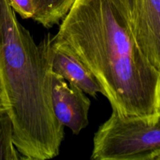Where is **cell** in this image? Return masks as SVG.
<instances>
[{"label": "cell", "mask_w": 160, "mask_h": 160, "mask_svg": "<svg viewBox=\"0 0 160 160\" xmlns=\"http://www.w3.org/2000/svg\"><path fill=\"white\" fill-rule=\"evenodd\" d=\"M131 25L138 45L160 70V0H136Z\"/></svg>", "instance_id": "5b68a950"}, {"label": "cell", "mask_w": 160, "mask_h": 160, "mask_svg": "<svg viewBox=\"0 0 160 160\" xmlns=\"http://www.w3.org/2000/svg\"><path fill=\"white\" fill-rule=\"evenodd\" d=\"M93 160H160V118L112 111L93 139Z\"/></svg>", "instance_id": "3957f363"}, {"label": "cell", "mask_w": 160, "mask_h": 160, "mask_svg": "<svg viewBox=\"0 0 160 160\" xmlns=\"http://www.w3.org/2000/svg\"><path fill=\"white\" fill-rule=\"evenodd\" d=\"M52 39L94 75L112 111L160 118V71L138 45L127 0H75Z\"/></svg>", "instance_id": "6da1fadb"}, {"label": "cell", "mask_w": 160, "mask_h": 160, "mask_svg": "<svg viewBox=\"0 0 160 160\" xmlns=\"http://www.w3.org/2000/svg\"><path fill=\"white\" fill-rule=\"evenodd\" d=\"M8 109H9V105H8L7 99H6L4 89H3L2 83L0 78V112L8 111Z\"/></svg>", "instance_id": "30bf717a"}, {"label": "cell", "mask_w": 160, "mask_h": 160, "mask_svg": "<svg viewBox=\"0 0 160 160\" xmlns=\"http://www.w3.org/2000/svg\"><path fill=\"white\" fill-rule=\"evenodd\" d=\"M135 2L136 0H127V3H128V9H129L130 12H131V17H132L133 12H134V6H135Z\"/></svg>", "instance_id": "8fae6325"}, {"label": "cell", "mask_w": 160, "mask_h": 160, "mask_svg": "<svg viewBox=\"0 0 160 160\" xmlns=\"http://www.w3.org/2000/svg\"><path fill=\"white\" fill-rule=\"evenodd\" d=\"M48 53L53 72L92 98H96L98 93L102 95L99 83L88 69L68 50L55 43L52 37L48 42Z\"/></svg>", "instance_id": "8992f818"}, {"label": "cell", "mask_w": 160, "mask_h": 160, "mask_svg": "<svg viewBox=\"0 0 160 160\" xmlns=\"http://www.w3.org/2000/svg\"><path fill=\"white\" fill-rule=\"evenodd\" d=\"M75 0H33L34 21L47 29L59 24L66 17Z\"/></svg>", "instance_id": "52a82bcc"}, {"label": "cell", "mask_w": 160, "mask_h": 160, "mask_svg": "<svg viewBox=\"0 0 160 160\" xmlns=\"http://www.w3.org/2000/svg\"><path fill=\"white\" fill-rule=\"evenodd\" d=\"M21 159L12 142V125L7 111L0 112V160Z\"/></svg>", "instance_id": "ba28073f"}, {"label": "cell", "mask_w": 160, "mask_h": 160, "mask_svg": "<svg viewBox=\"0 0 160 160\" xmlns=\"http://www.w3.org/2000/svg\"><path fill=\"white\" fill-rule=\"evenodd\" d=\"M51 101L53 113L62 127L78 135L88 125L91 101L81 89L51 71Z\"/></svg>", "instance_id": "277c9868"}, {"label": "cell", "mask_w": 160, "mask_h": 160, "mask_svg": "<svg viewBox=\"0 0 160 160\" xmlns=\"http://www.w3.org/2000/svg\"><path fill=\"white\" fill-rule=\"evenodd\" d=\"M48 34L35 43L8 0H0V78L21 160L59 156L64 127L53 113Z\"/></svg>", "instance_id": "7a4b0ae2"}, {"label": "cell", "mask_w": 160, "mask_h": 160, "mask_svg": "<svg viewBox=\"0 0 160 160\" xmlns=\"http://www.w3.org/2000/svg\"><path fill=\"white\" fill-rule=\"evenodd\" d=\"M14 12H17L23 19L32 18L34 15L33 0H8Z\"/></svg>", "instance_id": "9c48e42d"}]
</instances>
